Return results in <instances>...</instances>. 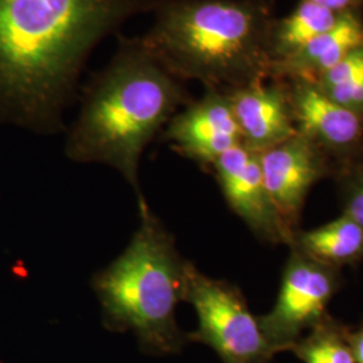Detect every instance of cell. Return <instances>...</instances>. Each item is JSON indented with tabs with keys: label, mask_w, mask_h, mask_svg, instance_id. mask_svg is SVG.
<instances>
[{
	"label": "cell",
	"mask_w": 363,
	"mask_h": 363,
	"mask_svg": "<svg viewBox=\"0 0 363 363\" xmlns=\"http://www.w3.org/2000/svg\"><path fill=\"white\" fill-rule=\"evenodd\" d=\"M164 0H0V115L34 130L64 113L96 48Z\"/></svg>",
	"instance_id": "obj_1"
},
{
	"label": "cell",
	"mask_w": 363,
	"mask_h": 363,
	"mask_svg": "<svg viewBox=\"0 0 363 363\" xmlns=\"http://www.w3.org/2000/svg\"><path fill=\"white\" fill-rule=\"evenodd\" d=\"M193 99L142 37H118L111 61L82 91L77 118L66 138L72 162L118 171L143 199L139 166L147 145Z\"/></svg>",
	"instance_id": "obj_2"
},
{
	"label": "cell",
	"mask_w": 363,
	"mask_h": 363,
	"mask_svg": "<svg viewBox=\"0 0 363 363\" xmlns=\"http://www.w3.org/2000/svg\"><path fill=\"white\" fill-rule=\"evenodd\" d=\"M144 34L171 74L228 91L271 77L272 10L265 0H164Z\"/></svg>",
	"instance_id": "obj_3"
},
{
	"label": "cell",
	"mask_w": 363,
	"mask_h": 363,
	"mask_svg": "<svg viewBox=\"0 0 363 363\" xmlns=\"http://www.w3.org/2000/svg\"><path fill=\"white\" fill-rule=\"evenodd\" d=\"M140 226L128 247L91 279L106 327L132 331L147 351L177 352L189 340L177 322L189 259L164 225L139 201Z\"/></svg>",
	"instance_id": "obj_4"
},
{
	"label": "cell",
	"mask_w": 363,
	"mask_h": 363,
	"mask_svg": "<svg viewBox=\"0 0 363 363\" xmlns=\"http://www.w3.org/2000/svg\"><path fill=\"white\" fill-rule=\"evenodd\" d=\"M183 301L194 308L198 319L189 340L213 349L222 363H269L276 355L241 289L201 272L191 261Z\"/></svg>",
	"instance_id": "obj_5"
},
{
	"label": "cell",
	"mask_w": 363,
	"mask_h": 363,
	"mask_svg": "<svg viewBox=\"0 0 363 363\" xmlns=\"http://www.w3.org/2000/svg\"><path fill=\"white\" fill-rule=\"evenodd\" d=\"M340 286L339 269L307 257L291 247L272 310L257 316L259 328L276 354L318 325Z\"/></svg>",
	"instance_id": "obj_6"
},
{
	"label": "cell",
	"mask_w": 363,
	"mask_h": 363,
	"mask_svg": "<svg viewBox=\"0 0 363 363\" xmlns=\"http://www.w3.org/2000/svg\"><path fill=\"white\" fill-rule=\"evenodd\" d=\"M228 205L259 240L291 247L294 235L273 205L259 167V152L238 144L213 164Z\"/></svg>",
	"instance_id": "obj_7"
},
{
	"label": "cell",
	"mask_w": 363,
	"mask_h": 363,
	"mask_svg": "<svg viewBox=\"0 0 363 363\" xmlns=\"http://www.w3.org/2000/svg\"><path fill=\"white\" fill-rule=\"evenodd\" d=\"M259 167L273 205L295 234L312 187L328 172V156L303 135L259 152Z\"/></svg>",
	"instance_id": "obj_8"
},
{
	"label": "cell",
	"mask_w": 363,
	"mask_h": 363,
	"mask_svg": "<svg viewBox=\"0 0 363 363\" xmlns=\"http://www.w3.org/2000/svg\"><path fill=\"white\" fill-rule=\"evenodd\" d=\"M163 139L178 154L210 169L220 156L242 144L228 94L211 88L169 120Z\"/></svg>",
	"instance_id": "obj_9"
},
{
	"label": "cell",
	"mask_w": 363,
	"mask_h": 363,
	"mask_svg": "<svg viewBox=\"0 0 363 363\" xmlns=\"http://www.w3.org/2000/svg\"><path fill=\"white\" fill-rule=\"evenodd\" d=\"M296 130L327 156L347 157L363 142V117L331 100L315 82L286 81Z\"/></svg>",
	"instance_id": "obj_10"
},
{
	"label": "cell",
	"mask_w": 363,
	"mask_h": 363,
	"mask_svg": "<svg viewBox=\"0 0 363 363\" xmlns=\"http://www.w3.org/2000/svg\"><path fill=\"white\" fill-rule=\"evenodd\" d=\"M229 97L241 143L262 152L298 133L286 81H261L225 91Z\"/></svg>",
	"instance_id": "obj_11"
},
{
	"label": "cell",
	"mask_w": 363,
	"mask_h": 363,
	"mask_svg": "<svg viewBox=\"0 0 363 363\" xmlns=\"http://www.w3.org/2000/svg\"><path fill=\"white\" fill-rule=\"evenodd\" d=\"M359 46H363L362 15L359 11L342 13L334 26L312 39L295 55L273 65L271 77L316 82Z\"/></svg>",
	"instance_id": "obj_12"
},
{
	"label": "cell",
	"mask_w": 363,
	"mask_h": 363,
	"mask_svg": "<svg viewBox=\"0 0 363 363\" xmlns=\"http://www.w3.org/2000/svg\"><path fill=\"white\" fill-rule=\"evenodd\" d=\"M325 267L339 269L363 259V229L349 216L311 230L296 232L291 247Z\"/></svg>",
	"instance_id": "obj_13"
},
{
	"label": "cell",
	"mask_w": 363,
	"mask_h": 363,
	"mask_svg": "<svg viewBox=\"0 0 363 363\" xmlns=\"http://www.w3.org/2000/svg\"><path fill=\"white\" fill-rule=\"evenodd\" d=\"M340 15L310 0H301L292 13L279 21L274 19L269 35L272 66L300 52L312 39L334 26Z\"/></svg>",
	"instance_id": "obj_14"
},
{
	"label": "cell",
	"mask_w": 363,
	"mask_h": 363,
	"mask_svg": "<svg viewBox=\"0 0 363 363\" xmlns=\"http://www.w3.org/2000/svg\"><path fill=\"white\" fill-rule=\"evenodd\" d=\"M349 327L330 313L292 345L303 363H355L349 342Z\"/></svg>",
	"instance_id": "obj_15"
},
{
	"label": "cell",
	"mask_w": 363,
	"mask_h": 363,
	"mask_svg": "<svg viewBox=\"0 0 363 363\" xmlns=\"http://www.w3.org/2000/svg\"><path fill=\"white\" fill-rule=\"evenodd\" d=\"M315 84L331 100L363 117V46L349 52Z\"/></svg>",
	"instance_id": "obj_16"
},
{
	"label": "cell",
	"mask_w": 363,
	"mask_h": 363,
	"mask_svg": "<svg viewBox=\"0 0 363 363\" xmlns=\"http://www.w3.org/2000/svg\"><path fill=\"white\" fill-rule=\"evenodd\" d=\"M343 214L363 229V164L351 169L343 186Z\"/></svg>",
	"instance_id": "obj_17"
},
{
	"label": "cell",
	"mask_w": 363,
	"mask_h": 363,
	"mask_svg": "<svg viewBox=\"0 0 363 363\" xmlns=\"http://www.w3.org/2000/svg\"><path fill=\"white\" fill-rule=\"evenodd\" d=\"M337 13H357L363 7V0H310Z\"/></svg>",
	"instance_id": "obj_18"
},
{
	"label": "cell",
	"mask_w": 363,
	"mask_h": 363,
	"mask_svg": "<svg viewBox=\"0 0 363 363\" xmlns=\"http://www.w3.org/2000/svg\"><path fill=\"white\" fill-rule=\"evenodd\" d=\"M349 342L355 363H363V323L355 330H349Z\"/></svg>",
	"instance_id": "obj_19"
}]
</instances>
